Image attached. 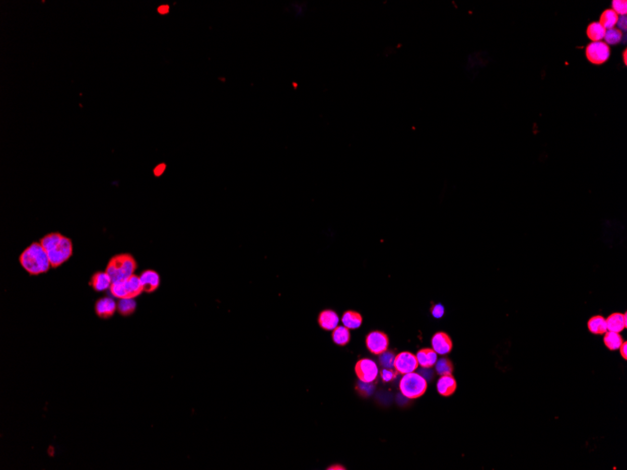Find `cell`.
I'll use <instances>...</instances> for the list:
<instances>
[{
	"label": "cell",
	"instance_id": "6da1fadb",
	"mask_svg": "<svg viewBox=\"0 0 627 470\" xmlns=\"http://www.w3.org/2000/svg\"><path fill=\"white\" fill-rule=\"evenodd\" d=\"M40 243L47 252L53 267L61 266L73 255L72 239L59 233H50L41 239Z\"/></svg>",
	"mask_w": 627,
	"mask_h": 470
},
{
	"label": "cell",
	"instance_id": "7a4b0ae2",
	"mask_svg": "<svg viewBox=\"0 0 627 470\" xmlns=\"http://www.w3.org/2000/svg\"><path fill=\"white\" fill-rule=\"evenodd\" d=\"M20 264L27 273L31 275H39L47 273L51 266L47 252L40 242H33L22 252Z\"/></svg>",
	"mask_w": 627,
	"mask_h": 470
},
{
	"label": "cell",
	"instance_id": "3957f363",
	"mask_svg": "<svg viewBox=\"0 0 627 470\" xmlns=\"http://www.w3.org/2000/svg\"><path fill=\"white\" fill-rule=\"evenodd\" d=\"M136 267L137 264L132 255L121 253L110 259L105 273L110 276L112 283H117L129 279L134 275Z\"/></svg>",
	"mask_w": 627,
	"mask_h": 470
},
{
	"label": "cell",
	"instance_id": "277c9868",
	"mask_svg": "<svg viewBox=\"0 0 627 470\" xmlns=\"http://www.w3.org/2000/svg\"><path fill=\"white\" fill-rule=\"evenodd\" d=\"M399 388L402 394L408 399H418L424 395L428 389L427 379L416 373L404 375L400 381Z\"/></svg>",
	"mask_w": 627,
	"mask_h": 470
},
{
	"label": "cell",
	"instance_id": "5b68a950",
	"mask_svg": "<svg viewBox=\"0 0 627 470\" xmlns=\"http://www.w3.org/2000/svg\"><path fill=\"white\" fill-rule=\"evenodd\" d=\"M109 289L110 293L119 300L125 298L134 299L144 291L140 278L136 275H132L129 279L125 281L112 283Z\"/></svg>",
	"mask_w": 627,
	"mask_h": 470
},
{
	"label": "cell",
	"instance_id": "8992f818",
	"mask_svg": "<svg viewBox=\"0 0 627 470\" xmlns=\"http://www.w3.org/2000/svg\"><path fill=\"white\" fill-rule=\"evenodd\" d=\"M586 55L591 63L601 65L609 58L610 49L604 41H592L586 48Z\"/></svg>",
	"mask_w": 627,
	"mask_h": 470
},
{
	"label": "cell",
	"instance_id": "52a82bcc",
	"mask_svg": "<svg viewBox=\"0 0 627 470\" xmlns=\"http://www.w3.org/2000/svg\"><path fill=\"white\" fill-rule=\"evenodd\" d=\"M366 347L374 355H381L388 350L389 337L383 331L375 330L366 336Z\"/></svg>",
	"mask_w": 627,
	"mask_h": 470
},
{
	"label": "cell",
	"instance_id": "ba28073f",
	"mask_svg": "<svg viewBox=\"0 0 627 470\" xmlns=\"http://www.w3.org/2000/svg\"><path fill=\"white\" fill-rule=\"evenodd\" d=\"M355 373L361 381L367 384L376 380L379 370L374 361L368 359H362L355 365Z\"/></svg>",
	"mask_w": 627,
	"mask_h": 470
},
{
	"label": "cell",
	"instance_id": "9c48e42d",
	"mask_svg": "<svg viewBox=\"0 0 627 470\" xmlns=\"http://www.w3.org/2000/svg\"><path fill=\"white\" fill-rule=\"evenodd\" d=\"M418 361L415 355L410 352H401L395 356L393 367L402 375L412 373L418 368Z\"/></svg>",
	"mask_w": 627,
	"mask_h": 470
},
{
	"label": "cell",
	"instance_id": "30bf717a",
	"mask_svg": "<svg viewBox=\"0 0 627 470\" xmlns=\"http://www.w3.org/2000/svg\"><path fill=\"white\" fill-rule=\"evenodd\" d=\"M432 348L437 354H449L453 349V342L448 334L439 331L432 337Z\"/></svg>",
	"mask_w": 627,
	"mask_h": 470
},
{
	"label": "cell",
	"instance_id": "8fae6325",
	"mask_svg": "<svg viewBox=\"0 0 627 470\" xmlns=\"http://www.w3.org/2000/svg\"><path fill=\"white\" fill-rule=\"evenodd\" d=\"M117 309V303L111 298H102L97 300L95 304V312L97 315L102 318H107L112 316Z\"/></svg>",
	"mask_w": 627,
	"mask_h": 470
},
{
	"label": "cell",
	"instance_id": "7c38bea8",
	"mask_svg": "<svg viewBox=\"0 0 627 470\" xmlns=\"http://www.w3.org/2000/svg\"><path fill=\"white\" fill-rule=\"evenodd\" d=\"M139 278H140L143 290L147 293L154 292L160 286V282H161L160 276L158 273L152 270L145 271L139 276Z\"/></svg>",
	"mask_w": 627,
	"mask_h": 470
},
{
	"label": "cell",
	"instance_id": "4fadbf2b",
	"mask_svg": "<svg viewBox=\"0 0 627 470\" xmlns=\"http://www.w3.org/2000/svg\"><path fill=\"white\" fill-rule=\"evenodd\" d=\"M456 388H457V383L452 374L441 375V378L437 383V388H438L439 393L444 397L453 395L456 390Z\"/></svg>",
	"mask_w": 627,
	"mask_h": 470
},
{
	"label": "cell",
	"instance_id": "5bb4252c",
	"mask_svg": "<svg viewBox=\"0 0 627 470\" xmlns=\"http://www.w3.org/2000/svg\"><path fill=\"white\" fill-rule=\"evenodd\" d=\"M317 322L324 330H333L339 324V316L332 310H324L318 314Z\"/></svg>",
	"mask_w": 627,
	"mask_h": 470
},
{
	"label": "cell",
	"instance_id": "9a60e30c",
	"mask_svg": "<svg viewBox=\"0 0 627 470\" xmlns=\"http://www.w3.org/2000/svg\"><path fill=\"white\" fill-rule=\"evenodd\" d=\"M606 321L607 331L620 333L627 327V313H611Z\"/></svg>",
	"mask_w": 627,
	"mask_h": 470
},
{
	"label": "cell",
	"instance_id": "2e32d148",
	"mask_svg": "<svg viewBox=\"0 0 627 470\" xmlns=\"http://www.w3.org/2000/svg\"><path fill=\"white\" fill-rule=\"evenodd\" d=\"M418 363L423 368L429 369L433 367L437 360L438 354L433 350V348H423L416 355Z\"/></svg>",
	"mask_w": 627,
	"mask_h": 470
},
{
	"label": "cell",
	"instance_id": "e0dca14e",
	"mask_svg": "<svg viewBox=\"0 0 627 470\" xmlns=\"http://www.w3.org/2000/svg\"><path fill=\"white\" fill-rule=\"evenodd\" d=\"M90 285L92 286L95 291L102 292L110 288L112 280H111L110 276L106 273H96L92 276Z\"/></svg>",
	"mask_w": 627,
	"mask_h": 470
},
{
	"label": "cell",
	"instance_id": "ac0fdd59",
	"mask_svg": "<svg viewBox=\"0 0 627 470\" xmlns=\"http://www.w3.org/2000/svg\"><path fill=\"white\" fill-rule=\"evenodd\" d=\"M342 323H343V326L347 327L349 329H356L362 326L363 316L358 312L349 310L343 314Z\"/></svg>",
	"mask_w": 627,
	"mask_h": 470
},
{
	"label": "cell",
	"instance_id": "d6986e66",
	"mask_svg": "<svg viewBox=\"0 0 627 470\" xmlns=\"http://www.w3.org/2000/svg\"><path fill=\"white\" fill-rule=\"evenodd\" d=\"M332 341L340 347H345L351 341L350 329L345 326H337L331 333Z\"/></svg>",
	"mask_w": 627,
	"mask_h": 470
},
{
	"label": "cell",
	"instance_id": "ffe728a7",
	"mask_svg": "<svg viewBox=\"0 0 627 470\" xmlns=\"http://www.w3.org/2000/svg\"><path fill=\"white\" fill-rule=\"evenodd\" d=\"M588 329L590 332L596 335H602L607 331L606 318L602 315H595L588 321Z\"/></svg>",
	"mask_w": 627,
	"mask_h": 470
},
{
	"label": "cell",
	"instance_id": "44dd1931",
	"mask_svg": "<svg viewBox=\"0 0 627 470\" xmlns=\"http://www.w3.org/2000/svg\"><path fill=\"white\" fill-rule=\"evenodd\" d=\"M605 33L606 29L603 28L599 22L592 23L587 28V35L591 41H602V40H604Z\"/></svg>",
	"mask_w": 627,
	"mask_h": 470
},
{
	"label": "cell",
	"instance_id": "7402d4cb",
	"mask_svg": "<svg viewBox=\"0 0 627 470\" xmlns=\"http://www.w3.org/2000/svg\"><path fill=\"white\" fill-rule=\"evenodd\" d=\"M622 343H623V340L620 333L613 332V331H606L605 333L604 344L609 350L615 351L619 349Z\"/></svg>",
	"mask_w": 627,
	"mask_h": 470
},
{
	"label": "cell",
	"instance_id": "603a6c76",
	"mask_svg": "<svg viewBox=\"0 0 627 470\" xmlns=\"http://www.w3.org/2000/svg\"><path fill=\"white\" fill-rule=\"evenodd\" d=\"M619 19V15L614 12L613 10H606L600 17V24L605 29H610L615 28Z\"/></svg>",
	"mask_w": 627,
	"mask_h": 470
},
{
	"label": "cell",
	"instance_id": "cb8c5ba5",
	"mask_svg": "<svg viewBox=\"0 0 627 470\" xmlns=\"http://www.w3.org/2000/svg\"><path fill=\"white\" fill-rule=\"evenodd\" d=\"M135 309H136V302L132 298L120 299L117 303V311L125 316L134 313Z\"/></svg>",
	"mask_w": 627,
	"mask_h": 470
},
{
	"label": "cell",
	"instance_id": "d4e9b609",
	"mask_svg": "<svg viewBox=\"0 0 627 470\" xmlns=\"http://www.w3.org/2000/svg\"><path fill=\"white\" fill-rule=\"evenodd\" d=\"M621 39H622V32L620 30H619L618 28H610V29L606 30V33L604 36V40H605L604 42H606L607 45L608 44L614 45L620 42Z\"/></svg>",
	"mask_w": 627,
	"mask_h": 470
},
{
	"label": "cell",
	"instance_id": "484cf974",
	"mask_svg": "<svg viewBox=\"0 0 627 470\" xmlns=\"http://www.w3.org/2000/svg\"><path fill=\"white\" fill-rule=\"evenodd\" d=\"M436 371L440 375H450L454 371L452 361L448 359H441L436 362Z\"/></svg>",
	"mask_w": 627,
	"mask_h": 470
},
{
	"label": "cell",
	"instance_id": "4316f807",
	"mask_svg": "<svg viewBox=\"0 0 627 470\" xmlns=\"http://www.w3.org/2000/svg\"><path fill=\"white\" fill-rule=\"evenodd\" d=\"M618 15L623 16L627 14V2L625 0H614L612 1V9Z\"/></svg>",
	"mask_w": 627,
	"mask_h": 470
},
{
	"label": "cell",
	"instance_id": "83f0119b",
	"mask_svg": "<svg viewBox=\"0 0 627 470\" xmlns=\"http://www.w3.org/2000/svg\"><path fill=\"white\" fill-rule=\"evenodd\" d=\"M394 359H395V355L393 354V352H387V351H385L384 353H382L381 356H380L379 361H380L381 364L384 367L392 368V367H393Z\"/></svg>",
	"mask_w": 627,
	"mask_h": 470
},
{
	"label": "cell",
	"instance_id": "f1b7e54d",
	"mask_svg": "<svg viewBox=\"0 0 627 470\" xmlns=\"http://www.w3.org/2000/svg\"><path fill=\"white\" fill-rule=\"evenodd\" d=\"M380 375H381V378L383 379V381L389 382L392 381L393 378H395V377H396L397 373H396V372H394L393 370H391V369H389V370H388V369H384V370H382V371L380 372Z\"/></svg>",
	"mask_w": 627,
	"mask_h": 470
},
{
	"label": "cell",
	"instance_id": "f546056e",
	"mask_svg": "<svg viewBox=\"0 0 627 470\" xmlns=\"http://www.w3.org/2000/svg\"><path fill=\"white\" fill-rule=\"evenodd\" d=\"M431 313H432V315L436 318H441L443 316V314H444V307H443V305H441V304H436V305L432 307Z\"/></svg>",
	"mask_w": 627,
	"mask_h": 470
},
{
	"label": "cell",
	"instance_id": "4dcf8cb0",
	"mask_svg": "<svg viewBox=\"0 0 627 470\" xmlns=\"http://www.w3.org/2000/svg\"><path fill=\"white\" fill-rule=\"evenodd\" d=\"M616 26H618L619 30H620V31H624V32H625L627 29L626 15L620 16V17H619V19H618V22H617V25H616Z\"/></svg>",
	"mask_w": 627,
	"mask_h": 470
},
{
	"label": "cell",
	"instance_id": "1f68e13d",
	"mask_svg": "<svg viewBox=\"0 0 627 470\" xmlns=\"http://www.w3.org/2000/svg\"><path fill=\"white\" fill-rule=\"evenodd\" d=\"M619 349H620V355H621V357H622V358H623L624 360H627V343L626 342H623V343L621 344V346H620V348H619Z\"/></svg>",
	"mask_w": 627,
	"mask_h": 470
},
{
	"label": "cell",
	"instance_id": "d6a6232c",
	"mask_svg": "<svg viewBox=\"0 0 627 470\" xmlns=\"http://www.w3.org/2000/svg\"><path fill=\"white\" fill-rule=\"evenodd\" d=\"M165 170H166V164H160L154 169V174H155V176L159 177V176H161L165 172Z\"/></svg>",
	"mask_w": 627,
	"mask_h": 470
},
{
	"label": "cell",
	"instance_id": "836d02e7",
	"mask_svg": "<svg viewBox=\"0 0 627 470\" xmlns=\"http://www.w3.org/2000/svg\"><path fill=\"white\" fill-rule=\"evenodd\" d=\"M327 469L328 470H345V466H343V465H341V464H333V465H331V466H329V467H328Z\"/></svg>",
	"mask_w": 627,
	"mask_h": 470
},
{
	"label": "cell",
	"instance_id": "e575fe53",
	"mask_svg": "<svg viewBox=\"0 0 627 470\" xmlns=\"http://www.w3.org/2000/svg\"><path fill=\"white\" fill-rule=\"evenodd\" d=\"M168 11H169V7H168L167 5H165V6H161V7H159L158 9L159 13L162 14H167V13H168Z\"/></svg>",
	"mask_w": 627,
	"mask_h": 470
},
{
	"label": "cell",
	"instance_id": "d590c367",
	"mask_svg": "<svg viewBox=\"0 0 627 470\" xmlns=\"http://www.w3.org/2000/svg\"><path fill=\"white\" fill-rule=\"evenodd\" d=\"M626 54H627V51L626 50H624V51H623V53H622V58H623V62H624V64H626V62H627Z\"/></svg>",
	"mask_w": 627,
	"mask_h": 470
}]
</instances>
